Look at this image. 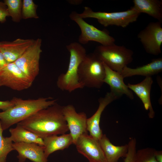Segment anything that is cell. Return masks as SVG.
Here are the masks:
<instances>
[{"mask_svg": "<svg viewBox=\"0 0 162 162\" xmlns=\"http://www.w3.org/2000/svg\"><path fill=\"white\" fill-rule=\"evenodd\" d=\"M69 17L80 28L81 34L79 37L78 41L81 44H86L89 41H95L105 46L115 44V39L110 35L107 31L99 29L88 23L80 17L79 13L76 11L72 12Z\"/></svg>", "mask_w": 162, "mask_h": 162, "instance_id": "cell-7", "label": "cell"}, {"mask_svg": "<svg viewBox=\"0 0 162 162\" xmlns=\"http://www.w3.org/2000/svg\"><path fill=\"white\" fill-rule=\"evenodd\" d=\"M0 121V162H6L8 154L14 150L12 142L9 137H4Z\"/></svg>", "mask_w": 162, "mask_h": 162, "instance_id": "cell-24", "label": "cell"}, {"mask_svg": "<svg viewBox=\"0 0 162 162\" xmlns=\"http://www.w3.org/2000/svg\"><path fill=\"white\" fill-rule=\"evenodd\" d=\"M133 7L140 14H147L162 23V0H134Z\"/></svg>", "mask_w": 162, "mask_h": 162, "instance_id": "cell-21", "label": "cell"}, {"mask_svg": "<svg viewBox=\"0 0 162 162\" xmlns=\"http://www.w3.org/2000/svg\"><path fill=\"white\" fill-rule=\"evenodd\" d=\"M117 99L110 92L106 93L103 97L98 99L99 106L95 113L87 119V130L89 135L98 141L103 134L100 126L101 114L106 106L112 101Z\"/></svg>", "mask_w": 162, "mask_h": 162, "instance_id": "cell-14", "label": "cell"}, {"mask_svg": "<svg viewBox=\"0 0 162 162\" xmlns=\"http://www.w3.org/2000/svg\"><path fill=\"white\" fill-rule=\"evenodd\" d=\"M140 14L133 7L125 11L112 12L93 11L90 8L85 7L82 13H79L82 19L93 18L105 27L115 26L125 28L136 21Z\"/></svg>", "mask_w": 162, "mask_h": 162, "instance_id": "cell-6", "label": "cell"}, {"mask_svg": "<svg viewBox=\"0 0 162 162\" xmlns=\"http://www.w3.org/2000/svg\"><path fill=\"white\" fill-rule=\"evenodd\" d=\"M136 141L135 138H131L128 144V151L125 157L124 162H134L136 152Z\"/></svg>", "mask_w": 162, "mask_h": 162, "instance_id": "cell-27", "label": "cell"}, {"mask_svg": "<svg viewBox=\"0 0 162 162\" xmlns=\"http://www.w3.org/2000/svg\"><path fill=\"white\" fill-rule=\"evenodd\" d=\"M44 152L45 156L48 158L53 152L59 150H63L68 148L73 143L71 135L64 134L60 136L53 135L46 137L44 139Z\"/></svg>", "mask_w": 162, "mask_h": 162, "instance_id": "cell-20", "label": "cell"}, {"mask_svg": "<svg viewBox=\"0 0 162 162\" xmlns=\"http://www.w3.org/2000/svg\"><path fill=\"white\" fill-rule=\"evenodd\" d=\"M34 40L17 38L0 41V52L7 63L14 62L33 43Z\"/></svg>", "mask_w": 162, "mask_h": 162, "instance_id": "cell-13", "label": "cell"}, {"mask_svg": "<svg viewBox=\"0 0 162 162\" xmlns=\"http://www.w3.org/2000/svg\"><path fill=\"white\" fill-rule=\"evenodd\" d=\"M14 105L13 102L10 100H0V110L5 111L13 107Z\"/></svg>", "mask_w": 162, "mask_h": 162, "instance_id": "cell-29", "label": "cell"}, {"mask_svg": "<svg viewBox=\"0 0 162 162\" xmlns=\"http://www.w3.org/2000/svg\"><path fill=\"white\" fill-rule=\"evenodd\" d=\"M22 6V18L37 19L39 17L36 13L38 6L32 0H23Z\"/></svg>", "mask_w": 162, "mask_h": 162, "instance_id": "cell-25", "label": "cell"}, {"mask_svg": "<svg viewBox=\"0 0 162 162\" xmlns=\"http://www.w3.org/2000/svg\"><path fill=\"white\" fill-rule=\"evenodd\" d=\"M8 63L0 52V73Z\"/></svg>", "mask_w": 162, "mask_h": 162, "instance_id": "cell-30", "label": "cell"}, {"mask_svg": "<svg viewBox=\"0 0 162 162\" xmlns=\"http://www.w3.org/2000/svg\"><path fill=\"white\" fill-rule=\"evenodd\" d=\"M162 23L157 21L149 23L137 34L146 52L154 55L161 53L162 44Z\"/></svg>", "mask_w": 162, "mask_h": 162, "instance_id": "cell-10", "label": "cell"}, {"mask_svg": "<svg viewBox=\"0 0 162 162\" xmlns=\"http://www.w3.org/2000/svg\"><path fill=\"white\" fill-rule=\"evenodd\" d=\"M33 82L14 62L8 63L0 73V86L21 91L30 88Z\"/></svg>", "mask_w": 162, "mask_h": 162, "instance_id": "cell-9", "label": "cell"}, {"mask_svg": "<svg viewBox=\"0 0 162 162\" xmlns=\"http://www.w3.org/2000/svg\"><path fill=\"white\" fill-rule=\"evenodd\" d=\"M93 53L108 67L120 73L133 60L131 50L115 44L96 46Z\"/></svg>", "mask_w": 162, "mask_h": 162, "instance_id": "cell-4", "label": "cell"}, {"mask_svg": "<svg viewBox=\"0 0 162 162\" xmlns=\"http://www.w3.org/2000/svg\"><path fill=\"white\" fill-rule=\"evenodd\" d=\"M105 70L104 83L109 85L110 92L118 99L123 94L131 99H134L132 91L124 83V78L119 73L110 69L103 63Z\"/></svg>", "mask_w": 162, "mask_h": 162, "instance_id": "cell-16", "label": "cell"}, {"mask_svg": "<svg viewBox=\"0 0 162 162\" xmlns=\"http://www.w3.org/2000/svg\"><path fill=\"white\" fill-rule=\"evenodd\" d=\"M153 82L152 77L148 76L138 83H128L127 85L128 88L133 91L140 99L145 109L148 111V116L150 118H153L155 116L150 99V92Z\"/></svg>", "mask_w": 162, "mask_h": 162, "instance_id": "cell-17", "label": "cell"}, {"mask_svg": "<svg viewBox=\"0 0 162 162\" xmlns=\"http://www.w3.org/2000/svg\"><path fill=\"white\" fill-rule=\"evenodd\" d=\"M78 76L84 87L100 88L105 76L103 62L93 53L87 54L79 66Z\"/></svg>", "mask_w": 162, "mask_h": 162, "instance_id": "cell-5", "label": "cell"}, {"mask_svg": "<svg viewBox=\"0 0 162 162\" xmlns=\"http://www.w3.org/2000/svg\"><path fill=\"white\" fill-rule=\"evenodd\" d=\"M13 147L18 152L19 162L28 159L33 162H47L44 152V146L35 143H14Z\"/></svg>", "mask_w": 162, "mask_h": 162, "instance_id": "cell-15", "label": "cell"}, {"mask_svg": "<svg viewBox=\"0 0 162 162\" xmlns=\"http://www.w3.org/2000/svg\"><path fill=\"white\" fill-rule=\"evenodd\" d=\"M9 131L10 134L9 137L14 143H33L44 146L42 138L18 124L15 128H10Z\"/></svg>", "mask_w": 162, "mask_h": 162, "instance_id": "cell-22", "label": "cell"}, {"mask_svg": "<svg viewBox=\"0 0 162 162\" xmlns=\"http://www.w3.org/2000/svg\"><path fill=\"white\" fill-rule=\"evenodd\" d=\"M162 71V58L153 59L149 63L136 68L125 67L120 74L124 78L135 75H140L146 77L152 76Z\"/></svg>", "mask_w": 162, "mask_h": 162, "instance_id": "cell-18", "label": "cell"}, {"mask_svg": "<svg viewBox=\"0 0 162 162\" xmlns=\"http://www.w3.org/2000/svg\"><path fill=\"white\" fill-rule=\"evenodd\" d=\"M75 145L78 152L86 158L89 162H107L98 141L88 133L81 135Z\"/></svg>", "mask_w": 162, "mask_h": 162, "instance_id": "cell-12", "label": "cell"}, {"mask_svg": "<svg viewBox=\"0 0 162 162\" xmlns=\"http://www.w3.org/2000/svg\"><path fill=\"white\" fill-rule=\"evenodd\" d=\"M104 152L107 162H118L119 159L125 157L128 151V144L116 146L110 141L106 134L98 141Z\"/></svg>", "mask_w": 162, "mask_h": 162, "instance_id": "cell-19", "label": "cell"}, {"mask_svg": "<svg viewBox=\"0 0 162 162\" xmlns=\"http://www.w3.org/2000/svg\"><path fill=\"white\" fill-rule=\"evenodd\" d=\"M42 138L69 131L62 106L56 102L17 123Z\"/></svg>", "mask_w": 162, "mask_h": 162, "instance_id": "cell-1", "label": "cell"}, {"mask_svg": "<svg viewBox=\"0 0 162 162\" xmlns=\"http://www.w3.org/2000/svg\"><path fill=\"white\" fill-rule=\"evenodd\" d=\"M155 150L151 148L138 150L136 151L134 162H158L155 156Z\"/></svg>", "mask_w": 162, "mask_h": 162, "instance_id": "cell-26", "label": "cell"}, {"mask_svg": "<svg viewBox=\"0 0 162 162\" xmlns=\"http://www.w3.org/2000/svg\"><path fill=\"white\" fill-rule=\"evenodd\" d=\"M14 105L0 112V121L3 130L24 120L38 111L46 108L56 102L51 97L23 100L14 97L11 100Z\"/></svg>", "mask_w": 162, "mask_h": 162, "instance_id": "cell-2", "label": "cell"}, {"mask_svg": "<svg viewBox=\"0 0 162 162\" xmlns=\"http://www.w3.org/2000/svg\"><path fill=\"white\" fill-rule=\"evenodd\" d=\"M62 112L67 122L74 144L82 134L88 133L87 130V117L85 113H78L74 107L69 104L62 106Z\"/></svg>", "mask_w": 162, "mask_h": 162, "instance_id": "cell-11", "label": "cell"}, {"mask_svg": "<svg viewBox=\"0 0 162 162\" xmlns=\"http://www.w3.org/2000/svg\"><path fill=\"white\" fill-rule=\"evenodd\" d=\"M3 2L6 5L9 16L15 22H20L22 18V0H4Z\"/></svg>", "mask_w": 162, "mask_h": 162, "instance_id": "cell-23", "label": "cell"}, {"mask_svg": "<svg viewBox=\"0 0 162 162\" xmlns=\"http://www.w3.org/2000/svg\"><path fill=\"white\" fill-rule=\"evenodd\" d=\"M41 39L35 40L33 43L14 62L17 67L33 82L39 71Z\"/></svg>", "mask_w": 162, "mask_h": 162, "instance_id": "cell-8", "label": "cell"}, {"mask_svg": "<svg viewBox=\"0 0 162 162\" xmlns=\"http://www.w3.org/2000/svg\"><path fill=\"white\" fill-rule=\"evenodd\" d=\"M6 5L4 2L0 1V22L4 23L6 20V17L9 16Z\"/></svg>", "mask_w": 162, "mask_h": 162, "instance_id": "cell-28", "label": "cell"}, {"mask_svg": "<svg viewBox=\"0 0 162 162\" xmlns=\"http://www.w3.org/2000/svg\"><path fill=\"white\" fill-rule=\"evenodd\" d=\"M70 58L68 70L58 76L56 84L62 91L72 92L84 87L80 82L78 76L79 66L87 54L85 48L77 42H72L66 46Z\"/></svg>", "mask_w": 162, "mask_h": 162, "instance_id": "cell-3", "label": "cell"}, {"mask_svg": "<svg viewBox=\"0 0 162 162\" xmlns=\"http://www.w3.org/2000/svg\"><path fill=\"white\" fill-rule=\"evenodd\" d=\"M155 156L158 162H162V151L155 150Z\"/></svg>", "mask_w": 162, "mask_h": 162, "instance_id": "cell-31", "label": "cell"}]
</instances>
